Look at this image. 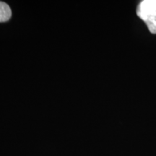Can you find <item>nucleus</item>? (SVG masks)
Here are the masks:
<instances>
[{
    "label": "nucleus",
    "instance_id": "obj_1",
    "mask_svg": "<svg viewBox=\"0 0 156 156\" xmlns=\"http://www.w3.org/2000/svg\"><path fill=\"white\" fill-rule=\"evenodd\" d=\"M137 16L147 25L150 32L156 34V0H145L138 5Z\"/></svg>",
    "mask_w": 156,
    "mask_h": 156
},
{
    "label": "nucleus",
    "instance_id": "obj_2",
    "mask_svg": "<svg viewBox=\"0 0 156 156\" xmlns=\"http://www.w3.org/2000/svg\"><path fill=\"white\" fill-rule=\"evenodd\" d=\"M12 12L7 4L0 2V22H6L11 17Z\"/></svg>",
    "mask_w": 156,
    "mask_h": 156
}]
</instances>
